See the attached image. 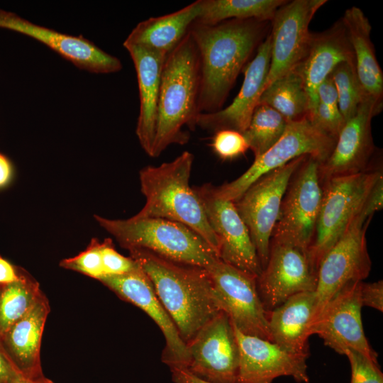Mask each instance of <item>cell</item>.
Here are the masks:
<instances>
[{"instance_id":"18","label":"cell","mask_w":383,"mask_h":383,"mask_svg":"<svg viewBox=\"0 0 383 383\" xmlns=\"http://www.w3.org/2000/svg\"><path fill=\"white\" fill-rule=\"evenodd\" d=\"M98 280L121 299L143 310L158 326L165 339L162 360L170 370L187 367L189 357L187 345L140 265L130 272L104 275Z\"/></svg>"},{"instance_id":"35","label":"cell","mask_w":383,"mask_h":383,"mask_svg":"<svg viewBox=\"0 0 383 383\" xmlns=\"http://www.w3.org/2000/svg\"><path fill=\"white\" fill-rule=\"evenodd\" d=\"M344 355L350 364V383H383V374L378 362L353 350H347Z\"/></svg>"},{"instance_id":"19","label":"cell","mask_w":383,"mask_h":383,"mask_svg":"<svg viewBox=\"0 0 383 383\" xmlns=\"http://www.w3.org/2000/svg\"><path fill=\"white\" fill-rule=\"evenodd\" d=\"M0 28L29 36L77 67L96 74L120 71L121 60L82 35H72L34 23L18 14L0 9Z\"/></svg>"},{"instance_id":"36","label":"cell","mask_w":383,"mask_h":383,"mask_svg":"<svg viewBox=\"0 0 383 383\" xmlns=\"http://www.w3.org/2000/svg\"><path fill=\"white\" fill-rule=\"evenodd\" d=\"M101 252L104 275L126 274L139 266L132 257H125L118 252L109 238L101 243Z\"/></svg>"},{"instance_id":"33","label":"cell","mask_w":383,"mask_h":383,"mask_svg":"<svg viewBox=\"0 0 383 383\" xmlns=\"http://www.w3.org/2000/svg\"><path fill=\"white\" fill-rule=\"evenodd\" d=\"M60 265L65 269L74 270L99 279L104 275L101 243L93 238L85 250L74 257L62 260L60 262Z\"/></svg>"},{"instance_id":"14","label":"cell","mask_w":383,"mask_h":383,"mask_svg":"<svg viewBox=\"0 0 383 383\" xmlns=\"http://www.w3.org/2000/svg\"><path fill=\"white\" fill-rule=\"evenodd\" d=\"M207 270L223 311L235 328L245 335L271 341L267 312L257 292L256 277L220 259Z\"/></svg>"},{"instance_id":"7","label":"cell","mask_w":383,"mask_h":383,"mask_svg":"<svg viewBox=\"0 0 383 383\" xmlns=\"http://www.w3.org/2000/svg\"><path fill=\"white\" fill-rule=\"evenodd\" d=\"M320 162L306 156L292 175L282 200L270 243L289 245L308 254L321 205Z\"/></svg>"},{"instance_id":"1","label":"cell","mask_w":383,"mask_h":383,"mask_svg":"<svg viewBox=\"0 0 383 383\" xmlns=\"http://www.w3.org/2000/svg\"><path fill=\"white\" fill-rule=\"evenodd\" d=\"M267 23L231 19L213 25L192 24L189 30L199 57V113L222 109L240 72L264 40Z\"/></svg>"},{"instance_id":"25","label":"cell","mask_w":383,"mask_h":383,"mask_svg":"<svg viewBox=\"0 0 383 383\" xmlns=\"http://www.w3.org/2000/svg\"><path fill=\"white\" fill-rule=\"evenodd\" d=\"M316 301L315 292H301L267 312L271 341L289 352L309 355Z\"/></svg>"},{"instance_id":"15","label":"cell","mask_w":383,"mask_h":383,"mask_svg":"<svg viewBox=\"0 0 383 383\" xmlns=\"http://www.w3.org/2000/svg\"><path fill=\"white\" fill-rule=\"evenodd\" d=\"M360 283L348 284L326 304L313 321L311 333L318 335L326 345L339 354L353 350L377 362V354L363 331Z\"/></svg>"},{"instance_id":"21","label":"cell","mask_w":383,"mask_h":383,"mask_svg":"<svg viewBox=\"0 0 383 383\" xmlns=\"http://www.w3.org/2000/svg\"><path fill=\"white\" fill-rule=\"evenodd\" d=\"M271 59V37L267 35L258 46L255 57L247 64L243 82L233 102L213 113H200L196 127L216 132L233 130L243 133L248 128L258 104L269 71Z\"/></svg>"},{"instance_id":"9","label":"cell","mask_w":383,"mask_h":383,"mask_svg":"<svg viewBox=\"0 0 383 383\" xmlns=\"http://www.w3.org/2000/svg\"><path fill=\"white\" fill-rule=\"evenodd\" d=\"M306 156L264 174L233 201L248 229L262 269L268 260L272 231L288 183Z\"/></svg>"},{"instance_id":"30","label":"cell","mask_w":383,"mask_h":383,"mask_svg":"<svg viewBox=\"0 0 383 383\" xmlns=\"http://www.w3.org/2000/svg\"><path fill=\"white\" fill-rule=\"evenodd\" d=\"M42 293L38 283L24 272L17 281L0 285V336L29 311Z\"/></svg>"},{"instance_id":"3","label":"cell","mask_w":383,"mask_h":383,"mask_svg":"<svg viewBox=\"0 0 383 383\" xmlns=\"http://www.w3.org/2000/svg\"><path fill=\"white\" fill-rule=\"evenodd\" d=\"M200 66L197 48L189 33L170 52L162 66L155 137L150 157H157L170 145H184L200 114L198 99Z\"/></svg>"},{"instance_id":"8","label":"cell","mask_w":383,"mask_h":383,"mask_svg":"<svg viewBox=\"0 0 383 383\" xmlns=\"http://www.w3.org/2000/svg\"><path fill=\"white\" fill-rule=\"evenodd\" d=\"M335 140L307 118L289 123L280 139L255 158L244 173L233 181L218 187L209 184L210 190L218 198L235 201L260 177L297 157L307 155L320 163L323 162L333 150Z\"/></svg>"},{"instance_id":"20","label":"cell","mask_w":383,"mask_h":383,"mask_svg":"<svg viewBox=\"0 0 383 383\" xmlns=\"http://www.w3.org/2000/svg\"><path fill=\"white\" fill-rule=\"evenodd\" d=\"M233 328L239 351L237 383H272L282 376L292 377L298 383L309 382V355L289 352L273 342L245 335Z\"/></svg>"},{"instance_id":"11","label":"cell","mask_w":383,"mask_h":383,"mask_svg":"<svg viewBox=\"0 0 383 383\" xmlns=\"http://www.w3.org/2000/svg\"><path fill=\"white\" fill-rule=\"evenodd\" d=\"M383 103L364 99L356 114L345 122L328 157L319 163L321 182L330 178L363 172L382 165L376 158L371 121Z\"/></svg>"},{"instance_id":"27","label":"cell","mask_w":383,"mask_h":383,"mask_svg":"<svg viewBox=\"0 0 383 383\" xmlns=\"http://www.w3.org/2000/svg\"><path fill=\"white\" fill-rule=\"evenodd\" d=\"M197 0L172 13L151 17L136 25L123 44L135 45L167 55L182 40L201 11Z\"/></svg>"},{"instance_id":"22","label":"cell","mask_w":383,"mask_h":383,"mask_svg":"<svg viewBox=\"0 0 383 383\" xmlns=\"http://www.w3.org/2000/svg\"><path fill=\"white\" fill-rule=\"evenodd\" d=\"M342 62L354 65L352 48L341 19L327 30L311 33L304 57L294 68L301 76L309 99V120L318 104L319 85Z\"/></svg>"},{"instance_id":"12","label":"cell","mask_w":383,"mask_h":383,"mask_svg":"<svg viewBox=\"0 0 383 383\" xmlns=\"http://www.w3.org/2000/svg\"><path fill=\"white\" fill-rule=\"evenodd\" d=\"M186 368L211 383H237L239 351L233 323L224 311L206 323L187 344Z\"/></svg>"},{"instance_id":"32","label":"cell","mask_w":383,"mask_h":383,"mask_svg":"<svg viewBox=\"0 0 383 383\" xmlns=\"http://www.w3.org/2000/svg\"><path fill=\"white\" fill-rule=\"evenodd\" d=\"M335 86L339 111L345 121L353 117L365 99L354 65L342 62L330 74Z\"/></svg>"},{"instance_id":"13","label":"cell","mask_w":383,"mask_h":383,"mask_svg":"<svg viewBox=\"0 0 383 383\" xmlns=\"http://www.w3.org/2000/svg\"><path fill=\"white\" fill-rule=\"evenodd\" d=\"M326 2V0L287 1L277 10L272 20L271 59L263 90L294 70L303 59L311 33L309 24Z\"/></svg>"},{"instance_id":"2","label":"cell","mask_w":383,"mask_h":383,"mask_svg":"<svg viewBox=\"0 0 383 383\" xmlns=\"http://www.w3.org/2000/svg\"><path fill=\"white\" fill-rule=\"evenodd\" d=\"M128 251L150 279L186 345L223 311L207 270L178 263L146 250Z\"/></svg>"},{"instance_id":"34","label":"cell","mask_w":383,"mask_h":383,"mask_svg":"<svg viewBox=\"0 0 383 383\" xmlns=\"http://www.w3.org/2000/svg\"><path fill=\"white\" fill-rule=\"evenodd\" d=\"M211 144L213 151L223 160H233L248 149L243 133L233 130H221L214 133Z\"/></svg>"},{"instance_id":"10","label":"cell","mask_w":383,"mask_h":383,"mask_svg":"<svg viewBox=\"0 0 383 383\" xmlns=\"http://www.w3.org/2000/svg\"><path fill=\"white\" fill-rule=\"evenodd\" d=\"M370 221H363L357 216L321 261L315 291V318L343 287L351 282H362L368 277L371 260L365 234Z\"/></svg>"},{"instance_id":"39","label":"cell","mask_w":383,"mask_h":383,"mask_svg":"<svg viewBox=\"0 0 383 383\" xmlns=\"http://www.w3.org/2000/svg\"><path fill=\"white\" fill-rule=\"evenodd\" d=\"M23 378L9 359L0 342V383H16Z\"/></svg>"},{"instance_id":"6","label":"cell","mask_w":383,"mask_h":383,"mask_svg":"<svg viewBox=\"0 0 383 383\" xmlns=\"http://www.w3.org/2000/svg\"><path fill=\"white\" fill-rule=\"evenodd\" d=\"M383 175L382 166L322 182L323 196L309 259L318 273L328 251L360 214L369 192Z\"/></svg>"},{"instance_id":"17","label":"cell","mask_w":383,"mask_h":383,"mask_svg":"<svg viewBox=\"0 0 383 383\" xmlns=\"http://www.w3.org/2000/svg\"><path fill=\"white\" fill-rule=\"evenodd\" d=\"M208 221L218 241V257L223 262L255 277L262 269L248 229L233 201L215 196L209 184L194 187Z\"/></svg>"},{"instance_id":"24","label":"cell","mask_w":383,"mask_h":383,"mask_svg":"<svg viewBox=\"0 0 383 383\" xmlns=\"http://www.w3.org/2000/svg\"><path fill=\"white\" fill-rule=\"evenodd\" d=\"M135 70L140 101L136 135L150 156L155 137L160 78L166 55L145 48L123 44Z\"/></svg>"},{"instance_id":"23","label":"cell","mask_w":383,"mask_h":383,"mask_svg":"<svg viewBox=\"0 0 383 383\" xmlns=\"http://www.w3.org/2000/svg\"><path fill=\"white\" fill-rule=\"evenodd\" d=\"M49 312L48 300L42 293L29 311L0 336L6 355L25 379H35L44 376L40 345Z\"/></svg>"},{"instance_id":"37","label":"cell","mask_w":383,"mask_h":383,"mask_svg":"<svg viewBox=\"0 0 383 383\" xmlns=\"http://www.w3.org/2000/svg\"><path fill=\"white\" fill-rule=\"evenodd\" d=\"M360 296L362 306H369L379 311H383L382 280L372 283H360Z\"/></svg>"},{"instance_id":"38","label":"cell","mask_w":383,"mask_h":383,"mask_svg":"<svg viewBox=\"0 0 383 383\" xmlns=\"http://www.w3.org/2000/svg\"><path fill=\"white\" fill-rule=\"evenodd\" d=\"M383 207V175L376 181L358 216L363 221L372 219L374 213Z\"/></svg>"},{"instance_id":"42","label":"cell","mask_w":383,"mask_h":383,"mask_svg":"<svg viewBox=\"0 0 383 383\" xmlns=\"http://www.w3.org/2000/svg\"><path fill=\"white\" fill-rule=\"evenodd\" d=\"M12 172L13 167L10 160L4 154L0 152V188L9 182Z\"/></svg>"},{"instance_id":"29","label":"cell","mask_w":383,"mask_h":383,"mask_svg":"<svg viewBox=\"0 0 383 383\" xmlns=\"http://www.w3.org/2000/svg\"><path fill=\"white\" fill-rule=\"evenodd\" d=\"M284 0H201L200 14L195 22L216 24L231 19L272 21Z\"/></svg>"},{"instance_id":"16","label":"cell","mask_w":383,"mask_h":383,"mask_svg":"<svg viewBox=\"0 0 383 383\" xmlns=\"http://www.w3.org/2000/svg\"><path fill=\"white\" fill-rule=\"evenodd\" d=\"M317 272L308 254L286 244L270 243L267 262L256 278L257 292L267 312L294 294L315 292Z\"/></svg>"},{"instance_id":"40","label":"cell","mask_w":383,"mask_h":383,"mask_svg":"<svg viewBox=\"0 0 383 383\" xmlns=\"http://www.w3.org/2000/svg\"><path fill=\"white\" fill-rule=\"evenodd\" d=\"M20 272L0 256V285L8 284L19 279Z\"/></svg>"},{"instance_id":"41","label":"cell","mask_w":383,"mask_h":383,"mask_svg":"<svg viewBox=\"0 0 383 383\" xmlns=\"http://www.w3.org/2000/svg\"><path fill=\"white\" fill-rule=\"evenodd\" d=\"M171 372L174 383H211L198 378L186 368L172 369Z\"/></svg>"},{"instance_id":"5","label":"cell","mask_w":383,"mask_h":383,"mask_svg":"<svg viewBox=\"0 0 383 383\" xmlns=\"http://www.w3.org/2000/svg\"><path fill=\"white\" fill-rule=\"evenodd\" d=\"M99 225L128 250L143 249L165 259L209 269L217 253L188 226L161 218L109 219L94 215Z\"/></svg>"},{"instance_id":"28","label":"cell","mask_w":383,"mask_h":383,"mask_svg":"<svg viewBox=\"0 0 383 383\" xmlns=\"http://www.w3.org/2000/svg\"><path fill=\"white\" fill-rule=\"evenodd\" d=\"M258 104L270 106L288 123L309 116V96L301 76L294 69L265 89Z\"/></svg>"},{"instance_id":"31","label":"cell","mask_w":383,"mask_h":383,"mask_svg":"<svg viewBox=\"0 0 383 383\" xmlns=\"http://www.w3.org/2000/svg\"><path fill=\"white\" fill-rule=\"evenodd\" d=\"M288 123L270 106L258 104L246 130L243 133L249 149L258 157L282 137Z\"/></svg>"},{"instance_id":"26","label":"cell","mask_w":383,"mask_h":383,"mask_svg":"<svg viewBox=\"0 0 383 383\" xmlns=\"http://www.w3.org/2000/svg\"><path fill=\"white\" fill-rule=\"evenodd\" d=\"M347 32L355 62V71L365 99L383 103V73L370 38L372 26L362 11L348 9L340 18Z\"/></svg>"},{"instance_id":"4","label":"cell","mask_w":383,"mask_h":383,"mask_svg":"<svg viewBox=\"0 0 383 383\" xmlns=\"http://www.w3.org/2000/svg\"><path fill=\"white\" fill-rule=\"evenodd\" d=\"M194 155L183 152L174 160L140 171V191L145 198L138 218H161L182 223L201 236L218 256V241L203 204L189 186Z\"/></svg>"},{"instance_id":"43","label":"cell","mask_w":383,"mask_h":383,"mask_svg":"<svg viewBox=\"0 0 383 383\" xmlns=\"http://www.w3.org/2000/svg\"><path fill=\"white\" fill-rule=\"evenodd\" d=\"M16 383H54V382L51 381L50 379L43 376L42 377L35 379H29L23 378Z\"/></svg>"}]
</instances>
